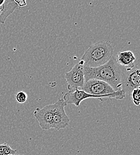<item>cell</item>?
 <instances>
[{
    "label": "cell",
    "mask_w": 140,
    "mask_h": 155,
    "mask_svg": "<svg viewBox=\"0 0 140 155\" xmlns=\"http://www.w3.org/2000/svg\"><path fill=\"white\" fill-rule=\"evenodd\" d=\"M16 3L18 4V6L23 7L26 5V0H15Z\"/></svg>",
    "instance_id": "14"
},
{
    "label": "cell",
    "mask_w": 140,
    "mask_h": 155,
    "mask_svg": "<svg viewBox=\"0 0 140 155\" xmlns=\"http://www.w3.org/2000/svg\"><path fill=\"white\" fill-rule=\"evenodd\" d=\"M82 90L90 94L103 96L108 98L122 100L125 97V93L123 90L115 91L109 84L96 79H91L85 81Z\"/></svg>",
    "instance_id": "3"
},
{
    "label": "cell",
    "mask_w": 140,
    "mask_h": 155,
    "mask_svg": "<svg viewBox=\"0 0 140 155\" xmlns=\"http://www.w3.org/2000/svg\"></svg>",
    "instance_id": "16"
},
{
    "label": "cell",
    "mask_w": 140,
    "mask_h": 155,
    "mask_svg": "<svg viewBox=\"0 0 140 155\" xmlns=\"http://www.w3.org/2000/svg\"><path fill=\"white\" fill-rule=\"evenodd\" d=\"M17 150L11 149L7 143L0 144V155H16Z\"/></svg>",
    "instance_id": "11"
},
{
    "label": "cell",
    "mask_w": 140,
    "mask_h": 155,
    "mask_svg": "<svg viewBox=\"0 0 140 155\" xmlns=\"http://www.w3.org/2000/svg\"><path fill=\"white\" fill-rule=\"evenodd\" d=\"M15 98L16 101L19 103H24L27 101L28 95L24 91H19L18 92Z\"/></svg>",
    "instance_id": "13"
},
{
    "label": "cell",
    "mask_w": 140,
    "mask_h": 155,
    "mask_svg": "<svg viewBox=\"0 0 140 155\" xmlns=\"http://www.w3.org/2000/svg\"><path fill=\"white\" fill-rule=\"evenodd\" d=\"M131 96L132 98L134 104L135 106H139L140 104V88L134 90L131 94Z\"/></svg>",
    "instance_id": "12"
},
{
    "label": "cell",
    "mask_w": 140,
    "mask_h": 155,
    "mask_svg": "<svg viewBox=\"0 0 140 155\" xmlns=\"http://www.w3.org/2000/svg\"><path fill=\"white\" fill-rule=\"evenodd\" d=\"M55 110L53 119L52 128L60 130L66 128L70 122V119L64 111V107L67 104L63 98L59 99L55 103Z\"/></svg>",
    "instance_id": "7"
},
{
    "label": "cell",
    "mask_w": 140,
    "mask_h": 155,
    "mask_svg": "<svg viewBox=\"0 0 140 155\" xmlns=\"http://www.w3.org/2000/svg\"><path fill=\"white\" fill-rule=\"evenodd\" d=\"M18 5L15 0H5L0 7V23L3 24L7 18L13 13Z\"/></svg>",
    "instance_id": "10"
},
{
    "label": "cell",
    "mask_w": 140,
    "mask_h": 155,
    "mask_svg": "<svg viewBox=\"0 0 140 155\" xmlns=\"http://www.w3.org/2000/svg\"><path fill=\"white\" fill-rule=\"evenodd\" d=\"M140 88V69L138 65H135L129 71H124L122 80V90L125 94L131 96L132 91Z\"/></svg>",
    "instance_id": "4"
},
{
    "label": "cell",
    "mask_w": 140,
    "mask_h": 155,
    "mask_svg": "<svg viewBox=\"0 0 140 155\" xmlns=\"http://www.w3.org/2000/svg\"><path fill=\"white\" fill-rule=\"evenodd\" d=\"M55 110V104H48L43 108H37L34 113L42 130H48L52 128L53 119Z\"/></svg>",
    "instance_id": "6"
},
{
    "label": "cell",
    "mask_w": 140,
    "mask_h": 155,
    "mask_svg": "<svg viewBox=\"0 0 140 155\" xmlns=\"http://www.w3.org/2000/svg\"></svg>",
    "instance_id": "15"
},
{
    "label": "cell",
    "mask_w": 140,
    "mask_h": 155,
    "mask_svg": "<svg viewBox=\"0 0 140 155\" xmlns=\"http://www.w3.org/2000/svg\"><path fill=\"white\" fill-rule=\"evenodd\" d=\"M85 81L96 79L109 84L115 91L122 90V80L123 69L116 61L115 56L106 64L97 68H90L83 66Z\"/></svg>",
    "instance_id": "1"
},
{
    "label": "cell",
    "mask_w": 140,
    "mask_h": 155,
    "mask_svg": "<svg viewBox=\"0 0 140 155\" xmlns=\"http://www.w3.org/2000/svg\"><path fill=\"white\" fill-rule=\"evenodd\" d=\"M65 79L69 91L82 88L85 83L83 65L80 61L75 64L72 69L66 73Z\"/></svg>",
    "instance_id": "5"
},
{
    "label": "cell",
    "mask_w": 140,
    "mask_h": 155,
    "mask_svg": "<svg viewBox=\"0 0 140 155\" xmlns=\"http://www.w3.org/2000/svg\"><path fill=\"white\" fill-rule=\"evenodd\" d=\"M103 98H107L106 96H99L90 94L83 91L82 90H79L78 88L69 91L66 93L63 99L66 103V104H74L77 107H78L80 105V103L86 99L88 98H97L102 100Z\"/></svg>",
    "instance_id": "8"
},
{
    "label": "cell",
    "mask_w": 140,
    "mask_h": 155,
    "mask_svg": "<svg viewBox=\"0 0 140 155\" xmlns=\"http://www.w3.org/2000/svg\"><path fill=\"white\" fill-rule=\"evenodd\" d=\"M114 54L110 41H99L91 45L80 59L84 66L97 68L107 63Z\"/></svg>",
    "instance_id": "2"
},
{
    "label": "cell",
    "mask_w": 140,
    "mask_h": 155,
    "mask_svg": "<svg viewBox=\"0 0 140 155\" xmlns=\"http://www.w3.org/2000/svg\"><path fill=\"white\" fill-rule=\"evenodd\" d=\"M115 58L118 64L124 71H129L135 66L136 58L131 51H119Z\"/></svg>",
    "instance_id": "9"
}]
</instances>
